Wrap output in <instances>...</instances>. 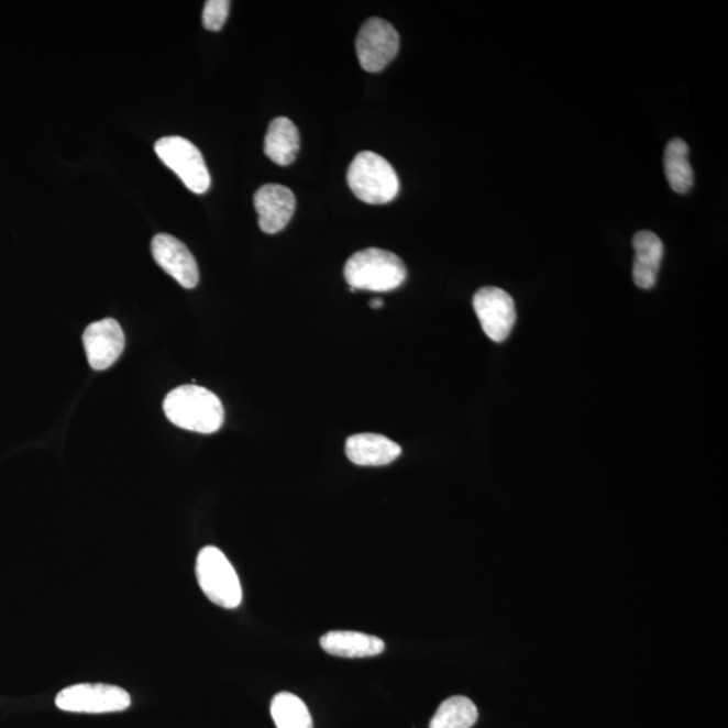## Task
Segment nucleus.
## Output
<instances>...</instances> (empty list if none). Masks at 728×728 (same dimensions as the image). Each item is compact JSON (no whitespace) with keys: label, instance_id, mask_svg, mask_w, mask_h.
<instances>
[{"label":"nucleus","instance_id":"nucleus-1","mask_svg":"<svg viewBox=\"0 0 728 728\" xmlns=\"http://www.w3.org/2000/svg\"><path fill=\"white\" fill-rule=\"evenodd\" d=\"M166 417L185 431L211 434L223 427L224 408L217 394L196 385L177 387L164 401Z\"/></svg>","mask_w":728,"mask_h":728},{"label":"nucleus","instance_id":"nucleus-2","mask_svg":"<svg viewBox=\"0 0 728 728\" xmlns=\"http://www.w3.org/2000/svg\"><path fill=\"white\" fill-rule=\"evenodd\" d=\"M408 271L398 255L380 249H366L351 255L344 278L351 291H391L407 280Z\"/></svg>","mask_w":728,"mask_h":728},{"label":"nucleus","instance_id":"nucleus-3","mask_svg":"<svg viewBox=\"0 0 728 728\" xmlns=\"http://www.w3.org/2000/svg\"><path fill=\"white\" fill-rule=\"evenodd\" d=\"M348 183L357 199L367 205H386L399 194V178L389 161L373 152H362L352 161Z\"/></svg>","mask_w":728,"mask_h":728},{"label":"nucleus","instance_id":"nucleus-4","mask_svg":"<svg viewBox=\"0 0 728 728\" xmlns=\"http://www.w3.org/2000/svg\"><path fill=\"white\" fill-rule=\"evenodd\" d=\"M196 577L207 598L214 605L234 610L243 599L241 581L234 566L217 547L202 548L196 560Z\"/></svg>","mask_w":728,"mask_h":728},{"label":"nucleus","instance_id":"nucleus-5","mask_svg":"<svg viewBox=\"0 0 728 728\" xmlns=\"http://www.w3.org/2000/svg\"><path fill=\"white\" fill-rule=\"evenodd\" d=\"M154 151L190 192L202 195L210 189V172L201 152L192 142L183 136H165L155 142Z\"/></svg>","mask_w":728,"mask_h":728},{"label":"nucleus","instance_id":"nucleus-6","mask_svg":"<svg viewBox=\"0 0 728 728\" xmlns=\"http://www.w3.org/2000/svg\"><path fill=\"white\" fill-rule=\"evenodd\" d=\"M56 707L74 714L121 713L131 706L126 690L110 684H76L67 686L56 696Z\"/></svg>","mask_w":728,"mask_h":728},{"label":"nucleus","instance_id":"nucleus-7","mask_svg":"<svg viewBox=\"0 0 728 728\" xmlns=\"http://www.w3.org/2000/svg\"><path fill=\"white\" fill-rule=\"evenodd\" d=\"M399 51V34L391 23L380 18L364 22L356 37V55L361 67L369 74L384 70Z\"/></svg>","mask_w":728,"mask_h":728},{"label":"nucleus","instance_id":"nucleus-8","mask_svg":"<svg viewBox=\"0 0 728 728\" xmlns=\"http://www.w3.org/2000/svg\"><path fill=\"white\" fill-rule=\"evenodd\" d=\"M473 304L483 332L493 342H505L510 337L517 320L512 297L495 286H486L476 291Z\"/></svg>","mask_w":728,"mask_h":728},{"label":"nucleus","instance_id":"nucleus-9","mask_svg":"<svg viewBox=\"0 0 728 728\" xmlns=\"http://www.w3.org/2000/svg\"><path fill=\"white\" fill-rule=\"evenodd\" d=\"M152 254L157 265L183 288L194 289L199 284L200 274L195 256L177 238L168 234L155 235Z\"/></svg>","mask_w":728,"mask_h":728},{"label":"nucleus","instance_id":"nucleus-10","mask_svg":"<svg viewBox=\"0 0 728 728\" xmlns=\"http://www.w3.org/2000/svg\"><path fill=\"white\" fill-rule=\"evenodd\" d=\"M82 343L89 366L97 372L110 368L121 357L126 344L122 327L113 319L99 320L88 326Z\"/></svg>","mask_w":728,"mask_h":728},{"label":"nucleus","instance_id":"nucleus-11","mask_svg":"<svg viewBox=\"0 0 728 728\" xmlns=\"http://www.w3.org/2000/svg\"><path fill=\"white\" fill-rule=\"evenodd\" d=\"M254 207L258 212L260 229L265 234H277L294 218L296 196L284 185L267 184L256 190Z\"/></svg>","mask_w":728,"mask_h":728},{"label":"nucleus","instance_id":"nucleus-12","mask_svg":"<svg viewBox=\"0 0 728 728\" xmlns=\"http://www.w3.org/2000/svg\"><path fill=\"white\" fill-rule=\"evenodd\" d=\"M401 446L386 435L361 433L351 435L345 443V455L362 467H382L401 455Z\"/></svg>","mask_w":728,"mask_h":728},{"label":"nucleus","instance_id":"nucleus-13","mask_svg":"<svg viewBox=\"0 0 728 728\" xmlns=\"http://www.w3.org/2000/svg\"><path fill=\"white\" fill-rule=\"evenodd\" d=\"M636 258L632 266V279L638 288L652 289L658 283L664 243L652 231H641L632 238Z\"/></svg>","mask_w":728,"mask_h":728},{"label":"nucleus","instance_id":"nucleus-14","mask_svg":"<svg viewBox=\"0 0 728 728\" xmlns=\"http://www.w3.org/2000/svg\"><path fill=\"white\" fill-rule=\"evenodd\" d=\"M320 644L328 654L344 659L373 658L384 653L386 648L378 637L348 630L327 632L321 637Z\"/></svg>","mask_w":728,"mask_h":728},{"label":"nucleus","instance_id":"nucleus-15","mask_svg":"<svg viewBox=\"0 0 728 728\" xmlns=\"http://www.w3.org/2000/svg\"><path fill=\"white\" fill-rule=\"evenodd\" d=\"M300 152V133L289 118L274 119L265 136V154L279 166L295 163Z\"/></svg>","mask_w":728,"mask_h":728},{"label":"nucleus","instance_id":"nucleus-16","mask_svg":"<svg viewBox=\"0 0 728 728\" xmlns=\"http://www.w3.org/2000/svg\"><path fill=\"white\" fill-rule=\"evenodd\" d=\"M690 148L685 141L676 139L668 143L664 154L666 180L674 192L688 194L694 187L695 175L690 164Z\"/></svg>","mask_w":728,"mask_h":728},{"label":"nucleus","instance_id":"nucleus-17","mask_svg":"<svg viewBox=\"0 0 728 728\" xmlns=\"http://www.w3.org/2000/svg\"><path fill=\"white\" fill-rule=\"evenodd\" d=\"M271 713L277 728H313L307 704L289 692L273 697Z\"/></svg>","mask_w":728,"mask_h":728},{"label":"nucleus","instance_id":"nucleus-18","mask_svg":"<svg viewBox=\"0 0 728 728\" xmlns=\"http://www.w3.org/2000/svg\"><path fill=\"white\" fill-rule=\"evenodd\" d=\"M477 720V708L468 697L453 696L440 704L429 728H471Z\"/></svg>","mask_w":728,"mask_h":728},{"label":"nucleus","instance_id":"nucleus-19","mask_svg":"<svg viewBox=\"0 0 728 728\" xmlns=\"http://www.w3.org/2000/svg\"><path fill=\"white\" fill-rule=\"evenodd\" d=\"M230 8L229 0H208L202 10V25L210 32H220L229 16Z\"/></svg>","mask_w":728,"mask_h":728},{"label":"nucleus","instance_id":"nucleus-20","mask_svg":"<svg viewBox=\"0 0 728 728\" xmlns=\"http://www.w3.org/2000/svg\"><path fill=\"white\" fill-rule=\"evenodd\" d=\"M369 306H372V308H374V309H379V308L384 307V301H382L380 298H375V300L369 302Z\"/></svg>","mask_w":728,"mask_h":728}]
</instances>
